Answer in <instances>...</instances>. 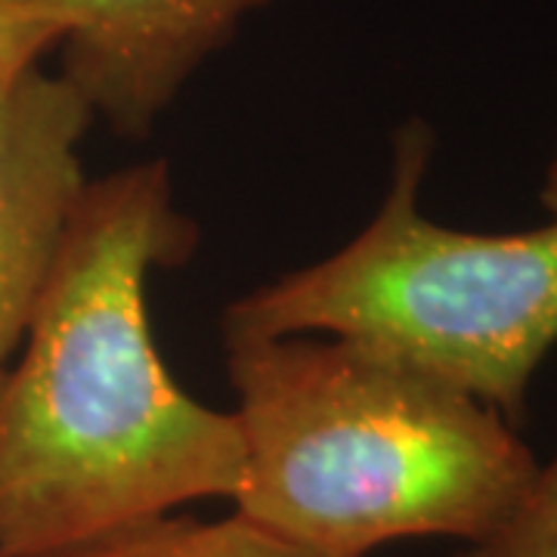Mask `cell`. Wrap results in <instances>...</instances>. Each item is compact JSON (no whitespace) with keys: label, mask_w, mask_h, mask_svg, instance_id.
<instances>
[{"label":"cell","mask_w":557,"mask_h":557,"mask_svg":"<svg viewBox=\"0 0 557 557\" xmlns=\"http://www.w3.org/2000/svg\"><path fill=\"white\" fill-rule=\"evenodd\" d=\"M196 248L164 161L90 180L20 354L0 375V557H47L239 496L233 412L171 379L146 282Z\"/></svg>","instance_id":"cell-1"},{"label":"cell","mask_w":557,"mask_h":557,"mask_svg":"<svg viewBox=\"0 0 557 557\" xmlns=\"http://www.w3.org/2000/svg\"><path fill=\"white\" fill-rule=\"evenodd\" d=\"M242 518L319 557L490 536L539 461L496 409L341 338L226 341Z\"/></svg>","instance_id":"cell-2"},{"label":"cell","mask_w":557,"mask_h":557,"mask_svg":"<svg viewBox=\"0 0 557 557\" xmlns=\"http://www.w3.org/2000/svg\"><path fill=\"white\" fill-rule=\"evenodd\" d=\"M434 131L406 121L379 214L341 251L233 300L223 341L325 335L468 394L518 428L557 344V218L465 233L421 214Z\"/></svg>","instance_id":"cell-3"},{"label":"cell","mask_w":557,"mask_h":557,"mask_svg":"<svg viewBox=\"0 0 557 557\" xmlns=\"http://www.w3.org/2000/svg\"><path fill=\"white\" fill-rule=\"evenodd\" d=\"M97 121L62 72L0 87V375L20 354L81 193V143Z\"/></svg>","instance_id":"cell-4"},{"label":"cell","mask_w":557,"mask_h":557,"mask_svg":"<svg viewBox=\"0 0 557 557\" xmlns=\"http://www.w3.org/2000/svg\"><path fill=\"white\" fill-rule=\"evenodd\" d=\"M62 75L119 137H146L270 0H47Z\"/></svg>","instance_id":"cell-5"},{"label":"cell","mask_w":557,"mask_h":557,"mask_svg":"<svg viewBox=\"0 0 557 557\" xmlns=\"http://www.w3.org/2000/svg\"><path fill=\"white\" fill-rule=\"evenodd\" d=\"M47 557H319L233 511L220 520H146Z\"/></svg>","instance_id":"cell-6"},{"label":"cell","mask_w":557,"mask_h":557,"mask_svg":"<svg viewBox=\"0 0 557 557\" xmlns=\"http://www.w3.org/2000/svg\"><path fill=\"white\" fill-rule=\"evenodd\" d=\"M458 557H557V453L539 465L511 515Z\"/></svg>","instance_id":"cell-7"},{"label":"cell","mask_w":557,"mask_h":557,"mask_svg":"<svg viewBox=\"0 0 557 557\" xmlns=\"http://www.w3.org/2000/svg\"><path fill=\"white\" fill-rule=\"evenodd\" d=\"M60 47V28L47 0H0V87Z\"/></svg>","instance_id":"cell-8"},{"label":"cell","mask_w":557,"mask_h":557,"mask_svg":"<svg viewBox=\"0 0 557 557\" xmlns=\"http://www.w3.org/2000/svg\"><path fill=\"white\" fill-rule=\"evenodd\" d=\"M539 201H542V208L548 211V218H557V149L555 159L548 161V171H545L542 189H539Z\"/></svg>","instance_id":"cell-9"}]
</instances>
